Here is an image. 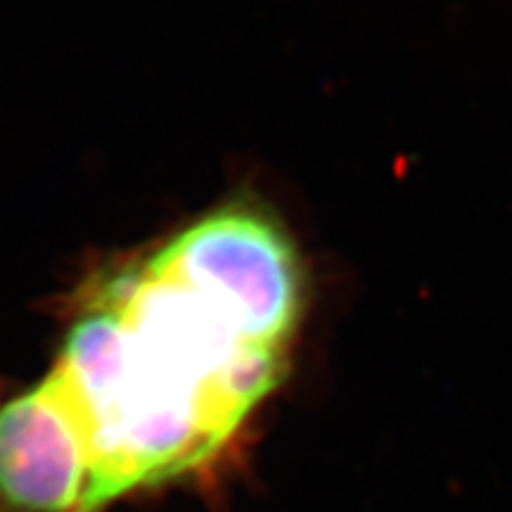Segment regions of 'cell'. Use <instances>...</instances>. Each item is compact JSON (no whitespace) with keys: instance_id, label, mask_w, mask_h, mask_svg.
<instances>
[{"instance_id":"1","label":"cell","mask_w":512,"mask_h":512,"mask_svg":"<svg viewBox=\"0 0 512 512\" xmlns=\"http://www.w3.org/2000/svg\"><path fill=\"white\" fill-rule=\"evenodd\" d=\"M152 254L95 275L46 380L76 422L105 512L133 491L207 477L285 377Z\"/></svg>"},{"instance_id":"2","label":"cell","mask_w":512,"mask_h":512,"mask_svg":"<svg viewBox=\"0 0 512 512\" xmlns=\"http://www.w3.org/2000/svg\"><path fill=\"white\" fill-rule=\"evenodd\" d=\"M150 254L256 344L290 354L304 311L302 261L264 207L247 200L223 204Z\"/></svg>"},{"instance_id":"3","label":"cell","mask_w":512,"mask_h":512,"mask_svg":"<svg viewBox=\"0 0 512 512\" xmlns=\"http://www.w3.org/2000/svg\"><path fill=\"white\" fill-rule=\"evenodd\" d=\"M0 512H100L86 444L46 377L0 389Z\"/></svg>"}]
</instances>
